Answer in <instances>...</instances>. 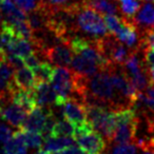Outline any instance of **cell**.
I'll list each match as a JSON object with an SVG mask.
<instances>
[{
    "label": "cell",
    "mask_w": 154,
    "mask_h": 154,
    "mask_svg": "<svg viewBox=\"0 0 154 154\" xmlns=\"http://www.w3.org/2000/svg\"><path fill=\"white\" fill-rule=\"evenodd\" d=\"M14 132L10 127L5 125H0V143H5L9 139L12 138Z\"/></svg>",
    "instance_id": "obj_27"
},
{
    "label": "cell",
    "mask_w": 154,
    "mask_h": 154,
    "mask_svg": "<svg viewBox=\"0 0 154 154\" xmlns=\"http://www.w3.org/2000/svg\"><path fill=\"white\" fill-rule=\"evenodd\" d=\"M114 36L129 48L131 51H136L140 47L141 36L131 19L122 17V26Z\"/></svg>",
    "instance_id": "obj_8"
},
{
    "label": "cell",
    "mask_w": 154,
    "mask_h": 154,
    "mask_svg": "<svg viewBox=\"0 0 154 154\" xmlns=\"http://www.w3.org/2000/svg\"><path fill=\"white\" fill-rule=\"evenodd\" d=\"M5 55H15L20 58H26V56L35 53V47L31 40L19 37H14L5 47Z\"/></svg>",
    "instance_id": "obj_12"
},
{
    "label": "cell",
    "mask_w": 154,
    "mask_h": 154,
    "mask_svg": "<svg viewBox=\"0 0 154 154\" xmlns=\"http://www.w3.org/2000/svg\"><path fill=\"white\" fill-rule=\"evenodd\" d=\"M26 112L10 99L0 100V118L9 122L14 128H21L26 117Z\"/></svg>",
    "instance_id": "obj_9"
},
{
    "label": "cell",
    "mask_w": 154,
    "mask_h": 154,
    "mask_svg": "<svg viewBox=\"0 0 154 154\" xmlns=\"http://www.w3.org/2000/svg\"><path fill=\"white\" fill-rule=\"evenodd\" d=\"M0 8L5 15V22H8L10 24H15L26 20V14L23 11H21L19 8L16 7V5L12 0H1Z\"/></svg>",
    "instance_id": "obj_16"
},
{
    "label": "cell",
    "mask_w": 154,
    "mask_h": 154,
    "mask_svg": "<svg viewBox=\"0 0 154 154\" xmlns=\"http://www.w3.org/2000/svg\"><path fill=\"white\" fill-rule=\"evenodd\" d=\"M75 17L77 31L84 33L88 38L99 39L109 34L105 20L100 14L88 7L84 1L76 9Z\"/></svg>",
    "instance_id": "obj_1"
},
{
    "label": "cell",
    "mask_w": 154,
    "mask_h": 154,
    "mask_svg": "<svg viewBox=\"0 0 154 154\" xmlns=\"http://www.w3.org/2000/svg\"><path fill=\"white\" fill-rule=\"evenodd\" d=\"M52 154H85V152L79 147H76L75 145H72L70 147L66 148V149L61 150V151L55 152V153H52Z\"/></svg>",
    "instance_id": "obj_28"
},
{
    "label": "cell",
    "mask_w": 154,
    "mask_h": 154,
    "mask_svg": "<svg viewBox=\"0 0 154 154\" xmlns=\"http://www.w3.org/2000/svg\"><path fill=\"white\" fill-rule=\"evenodd\" d=\"M13 80L16 86L22 90H33L38 85L33 71L24 66L14 70Z\"/></svg>",
    "instance_id": "obj_15"
},
{
    "label": "cell",
    "mask_w": 154,
    "mask_h": 154,
    "mask_svg": "<svg viewBox=\"0 0 154 154\" xmlns=\"http://www.w3.org/2000/svg\"><path fill=\"white\" fill-rule=\"evenodd\" d=\"M73 55L74 53L69 43H58L45 49L41 53V58L55 66H66L71 64Z\"/></svg>",
    "instance_id": "obj_7"
},
{
    "label": "cell",
    "mask_w": 154,
    "mask_h": 154,
    "mask_svg": "<svg viewBox=\"0 0 154 154\" xmlns=\"http://www.w3.org/2000/svg\"><path fill=\"white\" fill-rule=\"evenodd\" d=\"M54 105H60L62 110V116L64 119L69 120L74 127L82 126L88 122L86 114V103L74 97L62 98L57 96Z\"/></svg>",
    "instance_id": "obj_5"
},
{
    "label": "cell",
    "mask_w": 154,
    "mask_h": 154,
    "mask_svg": "<svg viewBox=\"0 0 154 154\" xmlns=\"http://www.w3.org/2000/svg\"><path fill=\"white\" fill-rule=\"evenodd\" d=\"M86 114L88 122L93 129L99 133L106 141L110 143L115 130L114 111L99 105H86Z\"/></svg>",
    "instance_id": "obj_3"
},
{
    "label": "cell",
    "mask_w": 154,
    "mask_h": 154,
    "mask_svg": "<svg viewBox=\"0 0 154 154\" xmlns=\"http://www.w3.org/2000/svg\"><path fill=\"white\" fill-rule=\"evenodd\" d=\"M50 112H51V108L38 107L37 106L32 111L29 112V115L26 117L23 124H22V127L20 129L40 133Z\"/></svg>",
    "instance_id": "obj_11"
},
{
    "label": "cell",
    "mask_w": 154,
    "mask_h": 154,
    "mask_svg": "<svg viewBox=\"0 0 154 154\" xmlns=\"http://www.w3.org/2000/svg\"><path fill=\"white\" fill-rule=\"evenodd\" d=\"M88 7L92 8L99 14L103 15H117L119 8L115 0H82Z\"/></svg>",
    "instance_id": "obj_18"
},
{
    "label": "cell",
    "mask_w": 154,
    "mask_h": 154,
    "mask_svg": "<svg viewBox=\"0 0 154 154\" xmlns=\"http://www.w3.org/2000/svg\"><path fill=\"white\" fill-rule=\"evenodd\" d=\"M114 118H115V130L110 143L118 145V143H133L136 138L139 122L138 115L134 108H127L114 112Z\"/></svg>",
    "instance_id": "obj_2"
},
{
    "label": "cell",
    "mask_w": 154,
    "mask_h": 154,
    "mask_svg": "<svg viewBox=\"0 0 154 154\" xmlns=\"http://www.w3.org/2000/svg\"><path fill=\"white\" fill-rule=\"evenodd\" d=\"M148 73H149L150 84L154 85V66L153 68H148Z\"/></svg>",
    "instance_id": "obj_30"
},
{
    "label": "cell",
    "mask_w": 154,
    "mask_h": 154,
    "mask_svg": "<svg viewBox=\"0 0 154 154\" xmlns=\"http://www.w3.org/2000/svg\"><path fill=\"white\" fill-rule=\"evenodd\" d=\"M111 154H138V147L134 141L113 145Z\"/></svg>",
    "instance_id": "obj_24"
},
{
    "label": "cell",
    "mask_w": 154,
    "mask_h": 154,
    "mask_svg": "<svg viewBox=\"0 0 154 154\" xmlns=\"http://www.w3.org/2000/svg\"><path fill=\"white\" fill-rule=\"evenodd\" d=\"M50 82L57 96L62 98L75 96L76 73L72 69L64 68V66L54 68V72Z\"/></svg>",
    "instance_id": "obj_4"
},
{
    "label": "cell",
    "mask_w": 154,
    "mask_h": 154,
    "mask_svg": "<svg viewBox=\"0 0 154 154\" xmlns=\"http://www.w3.org/2000/svg\"><path fill=\"white\" fill-rule=\"evenodd\" d=\"M33 90L38 107L51 108L57 99V94L49 82H40Z\"/></svg>",
    "instance_id": "obj_14"
},
{
    "label": "cell",
    "mask_w": 154,
    "mask_h": 154,
    "mask_svg": "<svg viewBox=\"0 0 154 154\" xmlns=\"http://www.w3.org/2000/svg\"><path fill=\"white\" fill-rule=\"evenodd\" d=\"M103 20L109 34L115 35L122 26V17H118L117 15H105Z\"/></svg>",
    "instance_id": "obj_25"
},
{
    "label": "cell",
    "mask_w": 154,
    "mask_h": 154,
    "mask_svg": "<svg viewBox=\"0 0 154 154\" xmlns=\"http://www.w3.org/2000/svg\"><path fill=\"white\" fill-rule=\"evenodd\" d=\"M72 145H74V138L72 136H50L45 138L40 150L47 154H52L61 151Z\"/></svg>",
    "instance_id": "obj_17"
},
{
    "label": "cell",
    "mask_w": 154,
    "mask_h": 154,
    "mask_svg": "<svg viewBox=\"0 0 154 154\" xmlns=\"http://www.w3.org/2000/svg\"><path fill=\"white\" fill-rule=\"evenodd\" d=\"M74 139L79 148L87 154H100L107 148V141L97 131L90 130L86 133L76 135Z\"/></svg>",
    "instance_id": "obj_6"
},
{
    "label": "cell",
    "mask_w": 154,
    "mask_h": 154,
    "mask_svg": "<svg viewBox=\"0 0 154 154\" xmlns=\"http://www.w3.org/2000/svg\"><path fill=\"white\" fill-rule=\"evenodd\" d=\"M26 148L28 147L23 140L21 130L19 129L18 131L14 132L12 138L5 143L2 150L5 154H26L28 152Z\"/></svg>",
    "instance_id": "obj_19"
},
{
    "label": "cell",
    "mask_w": 154,
    "mask_h": 154,
    "mask_svg": "<svg viewBox=\"0 0 154 154\" xmlns=\"http://www.w3.org/2000/svg\"><path fill=\"white\" fill-rule=\"evenodd\" d=\"M22 133V137L26 143V147L31 149H41L43 145V137L39 132H34V131H28L20 129Z\"/></svg>",
    "instance_id": "obj_23"
},
{
    "label": "cell",
    "mask_w": 154,
    "mask_h": 154,
    "mask_svg": "<svg viewBox=\"0 0 154 154\" xmlns=\"http://www.w3.org/2000/svg\"><path fill=\"white\" fill-rule=\"evenodd\" d=\"M0 62H2V61H1V60H0Z\"/></svg>",
    "instance_id": "obj_33"
},
{
    "label": "cell",
    "mask_w": 154,
    "mask_h": 154,
    "mask_svg": "<svg viewBox=\"0 0 154 154\" xmlns=\"http://www.w3.org/2000/svg\"><path fill=\"white\" fill-rule=\"evenodd\" d=\"M75 127L66 119L56 120L52 130L51 136H74Z\"/></svg>",
    "instance_id": "obj_22"
},
{
    "label": "cell",
    "mask_w": 154,
    "mask_h": 154,
    "mask_svg": "<svg viewBox=\"0 0 154 154\" xmlns=\"http://www.w3.org/2000/svg\"><path fill=\"white\" fill-rule=\"evenodd\" d=\"M32 71L34 73V76L36 78L37 84H40V82H50L54 72V66L49 61H41Z\"/></svg>",
    "instance_id": "obj_20"
},
{
    "label": "cell",
    "mask_w": 154,
    "mask_h": 154,
    "mask_svg": "<svg viewBox=\"0 0 154 154\" xmlns=\"http://www.w3.org/2000/svg\"><path fill=\"white\" fill-rule=\"evenodd\" d=\"M131 20L140 35L148 31L154 30V5L150 2L141 5Z\"/></svg>",
    "instance_id": "obj_10"
},
{
    "label": "cell",
    "mask_w": 154,
    "mask_h": 154,
    "mask_svg": "<svg viewBox=\"0 0 154 154\" xmlns=\"http://www.w3.org/2000/svg\"><path fill=\"white\" fill-rule=\"evenodd\" d=\"M140 1H151V2H154V0H140Z\"/></svg>",
    "instance_id": "obj_32"
},
{
    "label": "cell",
    "mask_w": 154,
    "mask_h": 154,
    "mask_svg": "<svg viewBox=\"0 0 154 154\" xmlns=\"http://www.w3.org/2000/svg\"><path fill=\"white\" fill-rule=\"evenodd\" d=\"M12 1L26 14L38 9L40 5V0H12Z\"/></svg>",
    "instance_id": "obj_26"
},
{
    "label": "cell",
    "mask_w": 154,
    "mask_h": 154,
    "mask_svg": "<svg viewBox=\"0 0 154 154\" xmlns=\"http://www.w3.org/2000/svg\"><path fill=\"white\" fill-rule=\"evenodd\" d=\"M71 66H72V70L75 73L86 77H91L94 74H96L97 72L103 70L94 61L87 59V58L82 57V56L78 55V54H74L73 55L72 61H71Z\"/></svg>",
    "instance_id": "obj_13"
},
{
    "label": "cell",
    "mask_w": 154,
    "mask_h": 154,
    "mask_svg": "<svg viewBox=\"0 0 154 154\" xmlns=\"http://www.w3.org/2000/svg\"><path fill=\"white\" fill-rule=\"evenodd\" d=\"M0 1H1V0H0Z\"/></svg>",
    "instance_id": "obj_34"
},
{
    "label": "cell",
    "mask_w": 154,
    "mask_h": 154,
    "mask_svg": "<svg viewBox=\"0 0 154 154\" xmlns=\"http://www.w3.org/2000/svg\"><path fill=\"white\" fill-rule=\"evenodd\" d=\"M35 154H47V153H45V152H43V151H41V150H40V151H39V152H37V153H35Z\"/></svg>",
    "instance_id": "obj_31"
},
{
    "label": "cell",
    "mask_w": 154,
    "mask_h": 154,
    "mask_svg": "<svg viewBox=\"0 0 154 154\" xmlns=\"http://www.w3.org/2000/svg\"><path fill=\"white\" fill-rule=\"evenodd\" d=\"M143 59L148 68L154 66V50H146L143 52Z\"/></svg>",
    "instance_id": "obj_29"
},
{
    "label": "cell",
    "mask_w": 154,
    "mask_h": 154,
    "mask_svg": "<svg viewBox=\"0 0 154 154\" xmlns=\"http://www.w3.org/2000/svg\"><path fill=\"white\" fill-rule=\"evenodd\" d=\"M82 2V0H40V5L48 11H52L76 7Z\"/></svg>",
    "instance_id": "obj_21"
}]
</instances>
